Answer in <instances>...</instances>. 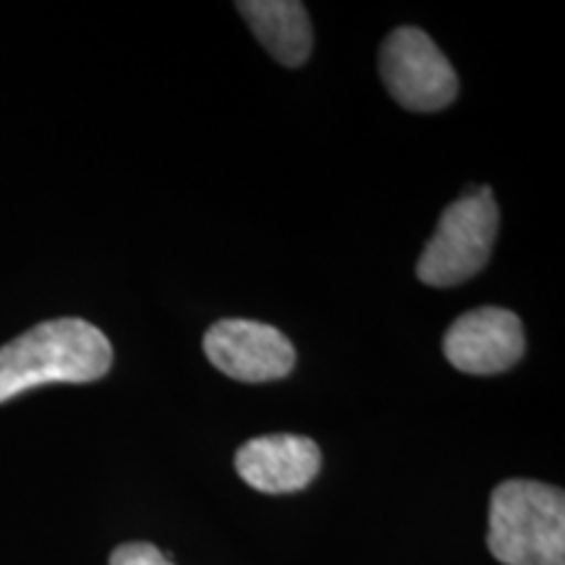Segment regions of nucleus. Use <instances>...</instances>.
I'll return each instance as SVG.
<instances>
[{
	"instance_id": "nucleus-3",
	"label": "nucleus",
	"mask_w": 565,
	"mask_h": 565,
	"mask_svg": "<svg viewBox=\"0 0 565 565\" xmlns=\"http://www.w3.org/2000/svg\"><path fill=\"white\" fill-rule=\"evenodd\" d=\"M498 225L500 212L490 186L458 196L445 207L433 238L424 246L416 278L435 288H450L475 278L490 263Z\"/></svg>"
},
{
	"instance_id": "nucleus-9",
	"label": "nucleus",
	"mask_w": 565,
	"mask_h": 565,
	"mask_svg": "<svg viewBox=\"0 0 565 565\" xmlns=\"http://www.w3.org/2000/svg\"><path fill=\"white\" fill-rule=\"evenodd\" d=\"M110 565H173L168 553H160L150 542H129L110 553Z\"/></svg>"
},
{
	"instance_id": "nucleus-6",
	"label": "nucleus",
	"mask_w": 565,
	"mask_h": 565,
	"mask_svg": "<svg viewBox=\"0 0 565 565\" xmlns=\"http://www.w3.org/2000/svg\"><path fill=\"white\" fill-rule=\"evenodd\" d=\"M445 359L466 374H500L521 362L526 335L521 317L500 307L471 309L450 324L443 341Z\"/></svg>"
},
{
	"instance_id": "nucleus-4",
	"label": "nucleus",
	"mask_w": 565,
	"mask_h": 565,
	"mask_svg": "<svg viewBox=\"0 0 565 565\" xmlns=\"http://www.w3.org/2000/svg\"><path fill=\"white\" fill-rule=\"evenodd\" d=\"M380 76L393 100L414 113L448 108L458 95V76L427 32L398 26L380 51Z\"/></svg>"
},
{
	"instance_id": "nucleus-8",
	"label": "nucleus",
	"mask_w": 565,
	"mask_h": 565,
	"mask_svg": "<svg viewBox=\"0 0 565 565\" xmlns=\"http://www.w3.org/2000/svg\"><path fill=\"white\" fill-rule=\"evenodd\" d=\"M236 9L267 53L282 66L296 68L312 53V21L296 0H244Z\"/></svg>"
},
{
	"instance_id": "nucleus-7",
	"label": "nucleus",
	"mask_w": 565,
	"mask_h": 565,
	"mask_svg": "<svg viewBox=\"0 0 565 565\" xmlns=\"http://www.w3.org/2000/svg\"><path fill=\"white\" fill-rule=\"evenodd\" d=\"M322 469L320 445L303 435H265L244 443L236 454V471L246 484L265 494L299 492Z\"/></svg>"
},
{
	"instance_id": "nucleus-5",
	"label": "nucleus",
	"mask_w": 565,
	"mask_h": 565,
	"mask_svg": "<svg viewBox=\"0 0 565 565\" xmlns=\"http://www.w3.org/2000/svg\"><path fill=\"white\" fill-rule=\"evenodd\" d=\"M204 353L215 370L238 383H273L291 374L296 351L273 324L221 320L204 333Z\"/></svg>"
},
{
	"instance_id": "nucleus-1",
	"label": "nucleus",
	"mask_w": 565,
	"mask_h": 565,
	"mask_svg": "<svg viewBox=\"0 0 565 565\" xmlns=\"http://www.w3.org/2000/svg\"><path fill=\"white\" fill-rule=\"evenodd\" d=\"M110 364V341L95 324L76 317L40 322L0 345V404L42 385L95 383Z\"/></svg>"
},
{
	"instance_id": "nucleus-2",
	"label": "nucleus",
	"mask_w": 565,
	"mask_h": 565,
	"mask_svg": "<svg viewBox=\"0 0 565 565\" xmlns=\"http://www.w3.org/2000/svg\"><path fill=\"white\" fill-rule=\"evenodd\" d=\"M487 547L503 565H565L561 487L532 479H508L494 487Z\"/></svg>"
}]
</instances>
